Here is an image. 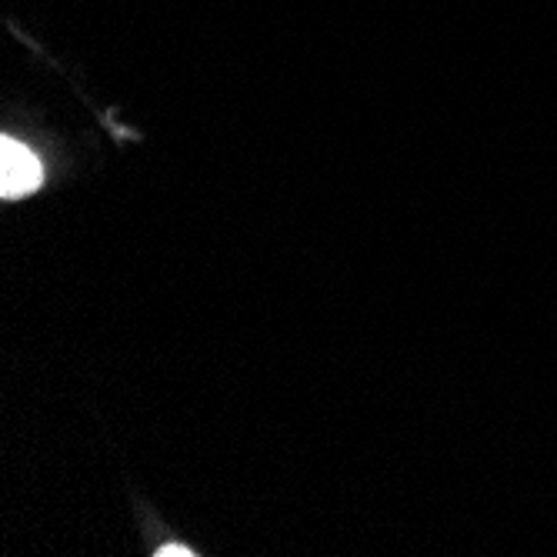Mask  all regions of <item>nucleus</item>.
I'll return each instance as SVG.
<instances>
[{
	"label": "nucleus",
	"mask_w": 557,
	"mask_h": 557,
	"mask_svg": "<svg viewBox=\"0 0 557 557\" xmlns=\"http://www.w3.org/2000/svg\"><path fill=\"white\" fill-rule=\"evenodd\" d=\"M47 184V168L14 137H0V200H24Z\"/></svg>",
	"instance_id": "f257e3e1"
},
{
	"label": "nucleus",
	"mask_w": 557,
	"mask_h": 557,
	"mask_svg": "<svg viewBox=\"0 0 557 557\" xmlns=\"http://www.w3.org/2000/svg\"><path fill=\"white\" fill-rule=\"evenodd\" d=\"M158 554H194V550H187V547H164V550H158Z\"/></svg>",
	"instance_id": "f03ea898"
}]
</instances>
